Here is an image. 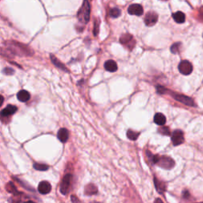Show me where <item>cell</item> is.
<instances>
[{
  "label": "cell",
  "mask_w": 203,
  "mask_h": 203,
  "mask_svg": "<svg viewBox=\"0 0 203 203\" xmlns=\"http://www.w3.org/2000/svg\"><path fill=\"white\" fill-rule=\"evenodd\" d=\"M17 98L20 102L21 103H25L27 101L29 100L30 99V95L27 91L25 90H21L17 94Z\"/></svg>",
  "instance_id": "cell-14"
},
{
  "label": "cell",
  "mask_w": 203,
  "mask_h": 203,
  "mask_svg": "<svg viewBox=\"0 0 203 203\" xmlns=\"http://www.w3.org/2000/svg\"><path fill=\"white\" fill-rule=\"evenodd\" d=\"M158 21V14L155 12L149 11L147 13L144 18V23L148 26H152L157 22Z\"/></svg>",
  "instance_id": "cell-8"
},
{
  "label": "cell",
  "mask_w": 203,
  "mask_h": 203,
  "mask_svg": "<svg viewBox=\"0 0 203 203\" xmlns=\"http://www.w3.org/2000/svg\"><path fill=\"white\" fill-rule=\"evenodd\" d=\"M104 68L106 71L110 72H114L118 70V64L113 60H109V61H106L104 64Z\"/></svg>",
  "instance_id": "cell-13"
},
{
  "label": "cell",
  "mask_w": 203,
  "mask_h": 203,
  "mask_svg": "<svg viewBox=\"0 0 203 203\" xmlns=\"http://www.w3.org/2000/svg\"><path fill=\"white\" fill-rule=\"evenodd\" d=\"M159 132H161L162 134L163 135H169L170 134V130L167 127H163L162 129H159Z\"/></svg>",
  "instance_id": "cell-24"
},
{
  "label": "cell",
  "mask_w": 203,
  "mask_h": 203,
  "mask_svg": "<svg viewBox=\"0 0 203 203\" xmlns=\"http://www.w3.org/2000/svg\"><path fill=\"white\" fill-rule=\"evenodd\" d=\"M50 58H51V60H52V61H53V64H55V66H57L58 68H61V70L65 71V72H68V69H67L66 68L64 67V65L62 64H61V63L57 59V58H55V57H54V56L50 55Z\"/></svg>",
  "instance_id": "cell-19"
},
{
  "label": "cell",
  "mask_w": 203,
  "mask_h": 203,
  "mask_svg": "<svg viewBox=\"0 0 203 203\" xmlns=\"http://www.w3.org/2000/svg\"><path fill=\"white\" fill-rule=\"evenodd\" d=\"M154 203H163V202L160 198H156V199L155 200V201H154Z\"/></svg>",
  "instance_id": "cell-29"
},
{
  "label": "cell",
  "mask_w": 203,
  "mask_h": 203,
  "mask_svg": "<svg viewBox=\"0 0 203 203\" xmlns=\"http://www.w3.org/2000/svg\"><path fill=\"white\" fill-rule=\"evenodd\" d=\"M110 17L114 18H118L121 15V10L117 7L112 8V9L110 10Z\"/></svg>",
  "instance_id": "cell-21"
},
{
  "label": "cell",
  "mask_w": 203,
  "mask_h": 203,
  "mask_svg": "<svg viewBox=\"0 0 203 203\" xmlns=\"http://www.w3.org/2000/svg\"><path fill=\"white\" fill-rule=\"evenodd\" d=\"M90 12H91V6L88 1H84L81 8L78 12V19L82 23H88L90 20Z\"/></svg>",
  "instance_id": "cell-2"
},
{
  "label": "cell",
  "mask_w": 203,
  "mask_h": 203,
  "mask_svg": "<svg viewBox=\"0 0 203 203\" xmlns=\"http://www.w3.org/2000/svg\"><path fill=\"white\" fill-rule=\"evenodd\" d=\"M95 203H99V202H95Z\"/></svg>",
  "instance_id": "cell-32"
},
{
  "label": "cell",
  "mask_w": 203,
  "mask_h": 203,
  "mask_svg": "<svg viewBox=\"0 0 203 203\" xmlns=\"http://www.w3.org/2000/svg\"><path fill=\"white\" fill-rule=\"evenodd\" d=\"M99 23H95V28H94V35L96 36L98 34V33H99Z\"/></svg>",
  "instance_id": "cell-25"
},
{
  "label": "cell",
  "mask_w": 203,
  "mask_h": 203,
  "mask_svg": "<svg viewBox=\"0 0 203 203\" xmlns=\"http://www.w3.org/2000/svg\"><path fill=\"white\" fill-rule=\"evenodd\" d=\"M72 181V175L71 174H67L64 175V177L63 178L62 182L61 184V194L64 195H66L69 191L70 189L71 183Z\"/></svg>",
  "instance_id": "cell-4"
},
{
  "label": "cell",
  "mask_w": 203,
  "mask_h": 203,
  "mask_svg": "<svg viewBox=\"0 0 203 203\" xmlns=\"http://www.w3.org/2000/svg\"><path fill=\"white\" fill-rule=\"evenodd\" d=\"M120 42L127 49H129V50L133 49L135 46V44H136V41H135L134 37L129 33H125V34L122 35L120 37Z\"/></svg>",
  "instance_id": "cell-3"
},
{
  "label": "cell",
  "mask_w": 203,
  "mask_h": 203,
  "mask_svg": "<svg viewBox=\"0 0 203 203\" xmlns=\"http://www.w3.org/2000/svg\"><path fill=\"white\" fill-rule=\"evenodd\" d=\"M172 17L173 19L175 20V22L179 23V24L183 23L185 21V20H186V16H185L184 13H182V12L181 11H177L175 12V14H173Z\"/></svg>",
  "instance_id": "cell-16"
},
{
  "label": "cell",
  "mask_w": 203,
  "mask_h": 203,
  "mask_svg": "<svg viewBox=\"0 0 203 203\" xmlns=\"http://www.w3.org/2000/svg\"><path fill=\"white\" fill-rule=\"evenodd\" d=\"M128 12L131 15L141 16L144 13V9L140 4H132L128 8Z\"/></svg>",
  "instance_id": "cell-9"
},
{
  "label": "cell",
  "mask_w": 203,
  "mask_h": 203,
  "mask_svg": "<svg viewBox=\"0 0 203 203\" xmlns=\"http://www.w3.org/2000/svg\"><path fill=\"white\" fill-rule=\"evenodd\" d=\"M25 203H35V202L33 201H25Z\"/></svg>",
  "instance_id": "cell-30"
},
{
  "label": "cell",
  "mask_w": 203,
  "mask_h": 203,
  "mask_svg": "<svg viewBox=\"0 0 203 203\" xmlns=\"http://www.w3.org/2000/svg\"><path fill=\"white\" fill-rule=\"evenodd\" d=\"M3 72L6 75H12L14 73V71L11 68H5L4 69Z\"/></svg>",
  "instance_id": "cell-27"
},
{
  "label": "cell",
  "mask_w": 203,
  "mask_h": 203,
  "mask_svg": "<svg viewBox=\"0 0 203 203\" xmlns=\"http://www.w3.org/2000/svg\"><path fill=\"white\" fill-rule=\"evenodd\" d=\"M84 192L87 195H93V194H97L98 189L96 186H95L94 184H89L86 186Z\"/></svg>",
  "instance_id": "cell-18"
},
{
  "label": "cell",
  "mask_w": 203,
  "mask_h": 203,
  "mask_svg": "<svg viewBox=\"0 0 203 203\" xmlns=\"http://www.w3.org/2000/svg\"><path fill=\"white\" fill-rule=\"evenodd\" d=\"M17 106H13V105H8L6 108L3 109L1 111V115H2V117H7V116L12 115V114L17 112Z\"/></svg>",
  "instance_id": "cell-11"
},
{
  "label": "cell",
  "mask_w": 203,
  "mask_h": 203,
  "mask_svg": "<svg viewBox=\"0 0 203 203\" xmlns=\"http://www.w3.org/2000/svg\"><path fill=\"white\" fill-rule=\"evenodd\" d=\"M33 167L34 169L37 170V171H47L48 169H49V166L46 165V164H42V163H34L33 164Z\"/></svg>",
  "instance_id": "cell-22"
},
{
  "label": "cell",
  "mask_w": 203,
  "mask_h": 203,
  "mask_svg": "<svg viewBox=\"0 0 203 203\" xmlns=\"http://www.w3.org/2000/svg\"><path fill=\"white\" fill-rule=\"evenodd\" d=\"M172 97L175 99V100L180 102V103H183L184 105H186L188 106H195L194 100L190 98L185 96L182 95H178V94H171Z\"/></svg>",
  "instance_id": "cell-7"
},
{
  "label": "cell",
  "mask_w": 203,
  "mask_h": 203,
  "mask_svg": "<svg viewBox=\"0 0 203 203\" xmlns=\"http://www.w3.org/2000/svg\"><path fill=\"white\" fill-rule=\"evenodd\" d=\"M171 141L175 146H178L184 142V135H183L182 131L177 129L173 132L172 135H171Z\"/></svg>",
  "instance_id": "cell-6"
},
{
  "label": "cell",
  "mask_w": 203,
  "mask_h": 203,
  "mask_svg": "<svg viewBox=\"0 0 203 203\" xmlns=\"http://www.w3.org/2000/svg\"><path fill=\"white\" fill-rule=\"evenodd\" d=\"M179 46H180V44L179 43H175V44L173 45L171 47V52L172 53H178L179 52Z\"/></svg>",
  "instance_id": "cell-23"
},
{
  "label": "cell",
  "mask_w": 203,
  "mask_h": 203,
  "mask_svg": "<svg viewBox=\"0 0 203 203\" xmlns=\"http://www.w3.org/2000/svg\"><path fill=\"white\" fill-rule=\"evenodd\" d=\"M152 163H156L160 167L164 169H171L175 166V161L168 156H154Z\"/></svg>",
  "instance_id": "cell-1"
},
{
  "label": "cell",
  "mask_w": 203,
  "mask_h": 203,
  "mask_svg": "<svg viewBox=\"0 0 203 203\" xmlns=\"http://www.w3.org/2000/svg\"><path fill=\"white\" fill-rule=\"evenodd\" d=\"M178 71L181 74L188 76V75L191 74L192 71H193V66L190 64V62H189L188 61H182L178 64Z\"/></svg>",
  "instance_id": "cell-5"
},
{
  "label": "cell",
  "mask_w": 203,
  "mask_h": 203,
  "mask_svg": "<svg viewBox=\"0 0 203 203\" xmlns=\"http://www.w3.org/2000/svg\"><path fill=\"white\" fill-rule=\"evenodd\" d=\"M198 203H203V202H198Z\"/></svg>",
  "instance_id": "cell-31"
},
{
  "label": "cell",
  "mask_w": 203,
  "mask_h": 203,
  "mask_svg": "<svg viewBox=\"0 0 203 203\" xmlns=\"http://www.w3.org/2000/svg\"><path fill=\"white\" fill-rule=\"evenodd\" d=\"M57 137L60 140V141H61L62 143L67 142V141L68 140L69 137V132L67 129L64 128H62L59 130L58 133H57Z\"/></svg>",
  "instance_id": "cell-12"
},
{
  "label": "cell",
  "mask_w": 203,
  "mask_h": 203,
  "mask_svg": "<svg viewBox=\"0 0 203 203\" xmlns=\"http://www.w3.org/2000/svg\"><path fill=\"white\" fill-rule=\"evenodd\" d=\"M139 136H140V133H138V132H135L133 130H131V129H129L127 131L128 138L129 140H131V141H137Z\"/></svg>",
  "instance_id": "cell-20"
},
{
  "label": "cell",
  "mask_w": 203,
  "mask_h": 203,
  "mask_svg": "<svg viewBox=\"0 0 203 203\" xmlns=\"http://www.w3.org/2000/svg\"><path fill=\"white\" fill-rule=\"evenodd\" d=\"M154 182H155V186H156V190L159 192L160 194H163L164 192L166 191V184L162 181L159 180L155 177L154 178Z\"/></svg>",
  "instance_id": "cell-15"
},
{
  "label": "cell",
  "mask_w": 203,
  "mask_h": 203,
  "mask_svg": "<svg viewBox=\"0 0 203 203\" xmlns=\"http://www.w3.org/2000/svg\"><path fill=\"white\" fill-rule=\"evenodd\" d=\"M72 201L73 203H80V200H79L78 197L74 195L72 196Z\"/></svg>",
  "instance_id": "cell-28"
},
{
  "label": "cell",
  "mask_w": 203,
  "mask_h": 203,
  "mask_svg": "<svg viewBox=\"0 0 203 203\" xmlns=\"http://www.w3.org/2000/svg\"><path fill=\"white\" fill-rule=\"evenodd\" d=\"M154 122L158 125H163L166 123V117L161 113H157L154 116Z\"/></svg>",
  "instance_id": "cell-17"
},
{
  "label": "cell",
  "mask_w": 203,
  "mask_h": 203,
  "mask_svg": "<svg viewBox=\"0 0 203 203\" xmlns=\"http://www.w3.org/2000/svg\"><path fill=\"white\" fill-rule=\"evenodd\" d=\"M157 91L160 94H163L165 93L166 92V88H163V87H160V86H159V87H157Z\"/></svg>",
  "instance_id": "cell-26"
},
{
  "label": "cell",
  "mask_w": 203,
  "mask_h": 203,
  "mask_svg": "<svg viewBox=\"0 0 203 203\" xmlns=\"http://www.w3.org/2000/svg\"><path fill=\"white\" fill-rule=\"evenodd\" d=\"M52 190V186L47 181H42L38 185V191L41 194H49Z\"/></svg>",
  "instance_id": "cell-10"
}]
</instances>
